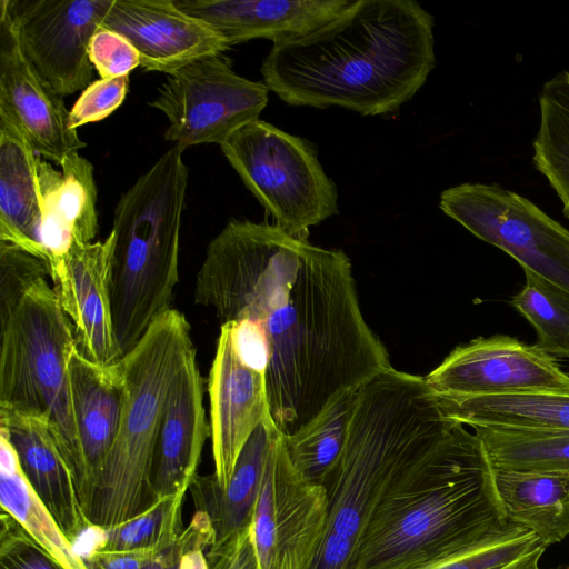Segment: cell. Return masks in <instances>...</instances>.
<instances>
[{
  "instance_id": "4dcf8cb0",
  "label": "cell",
  "mask_w": 569,
  "mask_h": 569,
  "mask_svg": "<svg viewBox=\"0 0 569 569\" xmlns=\"http://www.w3.org/2000/svg\"><path fill=\"white\" fill-rule=\"evenodd\" d=\"M546 549L531 530L507 521L479 542L413 569H540Z\"/></svg>"
},
{
  "instance_id": "ab89813d",
  "label": "cell",
  "mask_w": 569,
  "mask_h": 569,
  "mask_svg": "<svg viewBox=\"0 0 569 569\" xmlns=\"http://www.w3.org/2000/svg\"><path fill=\"white\" fill-rule=\"evenodd\" d=\"M551 569H569V563H565V565H559L555 568H551Z\"/></svg>"
},
{
  "instance_id": "f546056e",
  "label": "cell",
  "mask_w": 569,
  "mask_h": 569,
  "mask_svg": "<svg viewBox=\"0 0 569 569\" xmlns=\"http://www.w3.org/2000/svg\"><path fill=\"white\" fill-rule=\"evenodd\" d=\"M359 390L346 392L309 423L284 437L288 456L306 479L321 485L338 459L346 442Z\"/></svg>"
},
{
  "instance_id": "e575fe53",
  "label": "cell",
  "mask_w": 569,
  "mask_h": 569,
  "mask_svg": "<svg viewBox=\"0 0 569 569\" xmlns=\"http://www.w3.org/2000/svg\"><path fill=\"white\" fill-rule=\"evenodd\" d=\"M0 569H60L28 531L1 509Z\"/></svg>"
},
{
  "instance_id": "8fae6325",
  "label": "cell",
  "mask_w": 569,
  "mask_h": 569,
  "mask_svg": "<svg viewBox=\"0 0 569 569\" xmlns=\"http://www.w3.org/2000/svg\"><path fill=\"white\" fill-rule=\"evenodd\" d=\"M327 517L325 487L297 470L279 433L268 455L250 526L258 569H310Z\"/></svg>"
},
{
  "instance_id": "ffe728a7",
  "label": "cell",
  "mask_w": 569,
  "mask_h": 569,
  "mask_svg": "<svg viewBox=\"0 0 569 569\" xmlns=\"http://www.w3.org/2000/svg\"><path fill=\"white\" fill-rule=\"evenodd\" d=\"M68 369L90 511L99 477L120 428L126 381L120 361L101 365L84 358L77 348Z\"/></svg>"
},
{
  "instance_id": "9a60e30c",
  "label": "cell",
  "mask_w": 569,
  "mask_h": 569,
  "mask_svg": "<svg viewBox=\"0 0 569 569\" xmlns=\"http://www.w3.org/2000/svg\"><path fill=\"white\" fill-rule=\"evenodd\" d=\"M0 110L22 131L37 154L61 164L87 143L69 123L63 98L24 56L13 20L1 4Z\"/></svg>"
},
{
  "instance_id": "9c48e42d",
  "label": "cell",
  "mask_w": 569,
  "mask_h": 569,
  "mask_svg": "<svg viewBox=\"0 0 569 569\" xmlns=\"http://www.w3.org/2000/svg\"><path fill=\"white\" fill-rule=\"evenodd\" d=\"M439 208L569 295V230L532 201L495 183L467 182L442 191Z\"/></svg>"
},
{
  "instance_id": "cb8c5ba5",
  "label": "cell",
  "mask_w": 569,
  "mask_h": 569,
  "mask_svg": "<svg viewBox=\"0 0 569 569\" xmlns=\"http://www.w3.org/2000/svg\"><path fill=\"white\" fill-rule=\"evenodd\" d=\"M279 433L272 418L256 428L224 489L218 486L213 473L197 476L191 483L189 490L197 510L204 511L211 521L213 543L210 548L222 546L250 528L268 455Z\"/></svg>"
},
{
  "instance_id": "30bf717a",
  "label": "cell",
  "mask_w": 569,
  "mask_h": 569,
  "mask_svg": "<svg viewBox=\"0 0 569 569\" xmlns=\"http://www.w3.org/2000/svg\"><path fill=\"white\" fill-rule=\"evenodd\" d=\"M269 91L263 82L237 74L222 54H209L169 73L150 106L167 117L163 137L173 146H221L259 119Z\"/></svg>"
},
{
  "instance_id": "5bb4252c",
  "label": "cell",
  "mask_w": 569,
  "mask_h": 569,
  "mask_svg": "<svg viewBox=\"0 0 569 569\" xmlns=\"http://www.w3.org/2000/svg\"><path fill=\"white\" fill-rule=\"evenodd\" d=\"M111 233L103 241L74 243L49 262L50 279L71 321L77 350L87 359L113 365L122 359L112 315Z\"/></svg>"
},
{
  "instance_id": "f1b7e54d",
  "label": "cell",
  "mask_w": 569,
  "mask_h": 569,
  "mask_svg": "<svg viewBox=\"0 0 569 569\" xmlns=\"http://www.w3.org/2000/svg\"><path fill=\"white\" fill-rule=\"evenodd\" d=\"M540 120L533 140V163L546 177L569 218V72L545 82L539 94Z\"/></svg>"
},
{
  "instance_id": "d6a6232c",
  "label": "cell",
  "mask_w": 569,
  "mask_h": 569,
  "mask_svg": "<svg viewBox=\"0 0 569 569\" xmlns=\"http://www.w3.org/2000/svg\"><path fill=\"white\" fill-rule=\"evenodd\" d=\"M187 491L158 499L140 515L112 527L99 529L96 549L126 551L173 543L182 532V505Z\"/></svg>"
},
{
  "instance_id": "4fadbf2b",
  "label": "cell",
  "mask_w": 569,
  "mask_h": 569,
  "mask_svg": "<svg viewBox=\"0 0 569 569\" xmlns=\"http://www.w3.org/2000/svg\"><path fill=\"white\" fill-rule=\"evenodd\" d=\"M425 379L438 397L447 398L569 391V375L556 358L506 335L457 346Z\"/></svg>"
},
{
  "instance_id": "5b68a950",
  "label": "cell",
  "mask_w": 569,
  "mask_h": 569,
  "mask_svg": "<svg viewBox=\"0 0 569 569\" xmlns=\"http://www.w3.org/2000/svg\"><path fill=\"white\" fill-rule=\"evenodd\" d=\"M183 150L168 149L119 198L111 236V299L122 356L172 309L188 184Z\"/></svg>"
},
{
  "instance_id": "3957f363",
  "label": "cell",
  "mask_w": 569,
  "mask_h": 569,
  "mask_svg": "<svg viewBox=\"0 0 569 569\" xmlns=\"http://www.w3.org/2000/svg\"><path fill=\"white\" fill-rule=\"evenodd\" d=\"M506 522L483 446L456 421L382 497L347 569H413L479 542Z\"/></svg>"
},
{
  "instance_id": "1f68e13d",
  "label": "cell",
  "mask_w": 569,
  "mask_h": 569,
  "mask_svg": "<svg viewBox=\"0 0 569 569\" xmlns=\"http://www.w3.org/2000/svg\"><path fill=\"white\" fill-rule=\"evenodd\" d=\"M512 307L535 328V343L553 358H569V295L538 276L525 272Z\"/></svg>"
},
{
  "instance_id": "ac0fdd59",
  "label": "cell",
  "mask_w": 569,
  "mask_h": 569,
  "mask_svg": "<svg viewBox=\"0 0 569 569\" xmlns=\"http://www.w3.org/2000/svg\"><path fill=\"white\" fill-rule=\"evenodd\" d=\"M210 436L203 383L193 351L176 375L163 402L152 456L151 485L158 499L188 491Z\"/></svg>"
},
{
  "instance_id": "277c9868",
  "label": "cell",
  "mask_w": 569,
  "mask_h": 569,
  "mask_svg": "<svg viewBox=\"0 0 569 569\" xmlns=\"http://www.w3.org/2000/svg\"><path fill=\"white\" fill-rule=\"evenodd\" d=\"M455 423L425 377L391 367L365 385L343 448L321 483L328 497L323 538L356 548L382 497Z\"/></svg>"
},
{
  "instance_id": "e0dca14e",
  "label": "cell",
  "mask_w": 569,
  "mask_h": 569,
  "mask_svg": "<svg viewBox=\"0 0 569 569\" xmlns=\"http://www.w3.org/2000/svg\"><path fill=\"white\" fill-rule=\"evenodd\" d=\"M137 49L140 66L171 73L231 47L210 26L182 11L172 0H113L102 26Z\"/></svg>"
},
{
  "instance_id": "836d02e7",
  "label": "cell",
  "mask_w": 569,
  "mask_h": 569,
  "mask_svg": "<svg viewBox=\"0 0 569 569\" xmlns=\"http://www.w3.org/2000/svg\"><path fill=\"white\" fill-rule=\"evenodd\" d=\"M48 277L50 268L46 260L0 241V318L11 311L34 282Z\"/></svg>"
},
{
  "instance_id": "f35d334b",
  "label": "cell",
  "mask_w": 569,
  "mask_h": 569,
  "mask_svg": "<svg viewBox=\"0 0 569 569\" xmlns=\"http://www.w3.org/2000/svg\"><path fill=\"white\" fill-rule=\"evenodd\" d=\"M183 548L184 537L181 532L178 539L171 546L160 552L143 569H179V562Z\"/></svg>"
},
{
  "instance_id": "7c38bea8",
  "label": "cell",
  "mask_w": 569,
  "mask_h": 569,
  "mask_svg": "<svg viewBox=\"0 0 569 569\" xmlns=\"http://www.w3.org/2000/svg\"><path fill=\"white\" fill-rule=\"evenodd\" d=\"M113 0H2L21 49L62 98L92 80L89 46Z\"/></svg>"
},
{
  "instance_id": "d6986e66",
  "label": "cell",
  "mask_w": 569,
  "mask_h": 569,
  "mask_svg": "<svg viewBox=\"0 0 569 569\" xmlns=\"http://www.w3.org/2000/svg\"><path fill=\"white\" fill-rule=\"evenodd\" d=\"M353 0H178L231 47L252 39L290 42L318 30Z\"/></svg>"
},
{
  "instance_id": "4316f807",
  "label": "cell",
  "mask_w": 569,
  "mask_h": 569,
  "mask_svg": "<svg viewBox=\"0 0 569 569\" xmlns=\"http://www.w3.org/2000/svg\"><path fill=\"white\" fill-rule=\"evenodd\" d=\"M0 503L60 569H89L24 477L18 456L0 433Z\"/></svg>"
},
{
  "instance_id": "7402d4cb",
  "label": "cell",
  "mask_w": 569,
  "mask_h": 569,
  "mask_svg": "<svg viewBox=\"0 0 569 569\" xmlns=\"http://www.w3.org/2000/svg\"><path fill=\"white\" fill-rule=\"evenodd\" d=\"M0 433L13 447L31 488L71 542L91 528L47 421L0 411Z\"/></svg>"
},
{
  "instance_id": "d4e9b609",
  "label": "cell",
  "mask_w": 569,
  "mask_h": 569,
  "mask_svg": "<svg viewBox=\"0 0 569 569\" xmlns=\"http://www.w3.org/2000/svg\"><path fill=\"white\" fill-rule=\"evenodd\" d=\"M492 481L506 521L531 530L547 547L569 535V473L492 468Z\"/></svg>"
},
{
  "instance_id": "8992f818",
  "label": "cell",
  "mask_w": 569,
  "mask_h": 569,
  "mask_svg": "<svg viewBox=\"0 0 569 569\" xmlns=\"http://www.w3.org/2000/svg\"><path fill=\"white\" fill-rule=\"evenodd\" d=\"M193 351L190 325L172 308L120 360L127 397L87 516L92 529L122 523L157 501L151 468L158 425L167 392Z\"/></svg>"
},
{
  "instance_id": "44dd1931",
  "label": "cell",
  "mask_w": 569,
  "mask_h": 569,
  "mask_svg": "<svg viewBox=\"0 0 569 569\" xmlns=\"http://www.w3.org/2000/svg\"><path fill=\"white\" fill-rule=\"evenodd\" d=\"M60 167L58 171L39 158L40 234L48 263L74 243L93 242L98 232L97 187L91 162L72 152Z\"/></svg>"
},
{
  "instance_id": "d590c367",
  "label": "cell",
  "mask_w": 569,
  "mask_h": 569,
  "mask_svg": "<svg viewBox=\"0 0 569 569\" xmlns=\"http://www.w3.org/2000/svg\"><path fill=\"white\" fill-rule=\"evenodd\" d=\"M128 88L129 76L91 82L69 110L70 127L77 130L109 117L124 101Z\"/></svg>"
},
{
  "instance_id": "8d00e7d4",
  "label": "cell",
  "mask_w": 569,
  "mask_h": 569,
  "mask_svg": "<svg viewBox=\"0 0 569 569\" xmlns=\"http://www.w3.org/2000/svg\"><path fill=\"white\" fill-rule=\"evenodd\" d=\"M89 58L101 79L129 76L140 66V56L120 33L100 27L91 38Z\"/></svg>"
},
{
  "instance_id": "2e32d148",
  "label": "cell",
  "mask_w": 569,
  "mask_h": 569,
  "mask_svg": "<svg viewBox=\"0 0 569 569\" xmlns=\"http://www.w3.org/2000/svg\"><path fill=\"white\" fill-rule=\"evenodd\" d=\"M213 476L224 489L238 458L256 428L270 415L266 372L239 356L231 325H221L208 379Z\"/></svg>"
},
{
  "instance_id": "7a4b0ae2",
  "label": "cell",
  "mask_w": 569,
  "mask_h": 569,
  "mask_svg": "<svg viewBox=\"0 0 569 569\" xmlns=\"http://www.w3.org/2000/svg\"><path fill=\"white\" fill-rule=\"evenodd\" d=\"M433 26L413 0H353L312 33L273 44L263 83L290 106L395 112L436 67Z\"/></svg>"
},
{
  "instance_id": "603a6c76",
  "label": "cell",
  "mask_w": 569,
  "mask_h": 569,
  "mask_svg": "<svg viewBox=\"0 0 569 569\" xmlns=\"http://www.w3.org/2000/svg\"><path fill=\"white\" fill-rule=\"evenodd\" d=\"M39 158L13 120L0 110V241L48 262L40 234Z\"/></svg>"
},
{
  "instance_id": "484cf974",
  "label": "cell",
  "mask_w": 569,
  "mask_h": 569,
  "mask_svg": "<svg viewBox=\"0 0 569 569\" xmlns=\"http://www.w3.org/2000/svg\"><path fill=\"white\" fill-rule=\"evenodd\" d=\"M450 419L469 427L501 426L569 431V391L438 397Z\"/></svg>"
},
{
  "instance_id": "52a82bcc",
  "label": "cell",
  "mask_w": 569,
  "mask_h": 569,
  "mask_svg": "<svg viewBox=\"0 0 569 569\" xmlns=\"http://www.w3.org/2000/svg\"><path fill=\"white\" fill-rule=\"evenodd\" d=\"M76 348L71 321L47 278L0 318V411L47 421L87 517L90 505L68 369Z\"/></svg>"
},
{
  "instance_id": "6da1fadb",
  "label": "cell",
  "mask_w": 569,
  "mask_h": 569,
  "mask_svg": "<svg viewBox=\"0 0 569 569\" xmlns=\"http://www.w3.org/2000/svg\"><path fill=\"white\" fill-rule=\"evenodd\" d=\"M194 301L222 323L261 329L270 415L284 437L391 368L362 316L348 256L274 223L230 220L207 248Z\"/></svg>"
},
{
  "instance_id": "ba28073f",
  "label": "cell",
  "mask_w": 569,
  "mask_h": 569,
  "mask_svg": "<svg viewBox=\"0 0 569 569\" xmlns=\"http://www.w3.org/2000/svg\"><path fill=\"white\" fill-rule=\"evenodd\" d=\"M220 148L274 224L288 234L307 239L310 227L338 213L337 187L309 140L258 119Z\"/></svg>"
},
{
  "instance_id": "83f0119b",
  "label": "cell",
  "mask_w": 569,
  "mask_h": 569,
  "mask_svg": "<svg viewBox=\"0 0 569 569\" xmlns=\"http://www.w3.org/2000/svg\"><path fill=\"white\" fill-rule=\"evenodd\" d=\"M493 469L569 473V431L477 426Z\"/></svg>"
},
{
  "instance_id": "74e56055",
  "label": "cell",
  "mask_w": 569,
  "mask_h": 569,
  "mask_svg": "<svg viewBox=\"0 0 569 569\" xmlns=\"http://www.w3.org/2000/svg\"><path fill=\"white\" fill-rule=\"evenodd\" d=\"M171 545H159L126 551H107L94 548L84 558V561L89 569H143Z\"/></svg>"
}]
</instances>
